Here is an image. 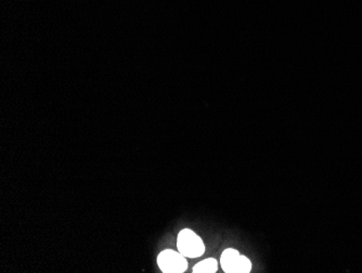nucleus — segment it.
I'll list each match as a JSON object with an SVG mask.
<instances>
[{"instance_id":"obj_1","label":"nucleus","mask_w":362,"mask_h":273,"mask_svg":"<svg viewBox=\"0 0 362 273\" xmlns=\"http://www.w3.org/2000/svg\"><path fill=\"white\" fill-rule=\"evenodd\" d=\"M177 247L181 254L189 258L202 256L205 251L203 241L192 230L184 229L179 233L177 239Z\"/></svg>"},{"instance_id":"obj_2","label":"nucleus","mask_w":362,"mask_h":273,"mask_svg":"<svg viewBox=\"0 0 362 273\" xmlns=\"http://www.w3.org/2000/svg\"><path fill=\"white\" fill-rule=\"evenodd\" d=\"M222 268L227 273H249L252 270L251 260L233 248H228L220 258Z\"/></svg>"},{"instance_id":"obj_3","label":"nucleus","mask_w":362,"mask_h":273,"mask_svg":"<svg viewBox=\"0 0 362 273\" xmlns=\"http://www.w3.org/2000/svg\"><path fill=\"white\" fill-rule=\"evenodd\" d=\"M157 265L165 273H182L188 268L186 257L180 251L166 249L157 257Z\"/></svg>"},{"instance_id":"obj_4","label":"nucleus","mask_w":362,"mask_h":273,"mask_svg":"<svg viewBox=\"0 0 362 273\" xmlns=\"http://www.w3.org/2000/svg\"><path fill=\"white\" fill-rule=\"evenodd\" d=\"M218 262L216 259L208 258L201 261L194 268V273H215L217 271Z\"/></svg>"}]
</instances>
